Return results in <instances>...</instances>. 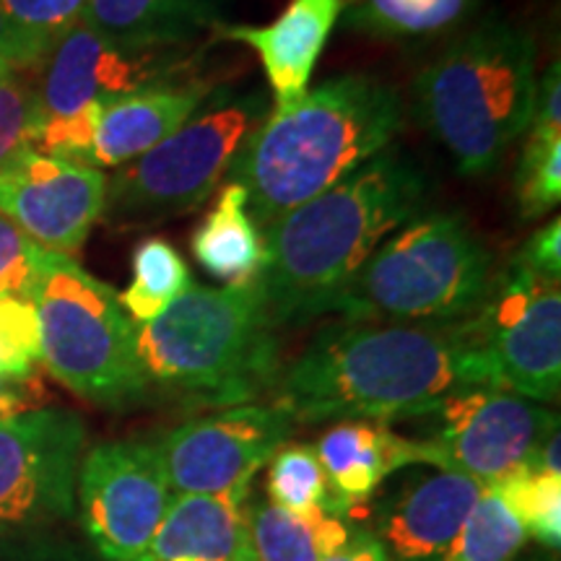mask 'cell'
I'll return each instance as SVG.
<instances>
[{"instance_id":"1","label":"cell","mask_w":561,"mask_h":561,"mask_svg":"<svg viewBox=\"0 0 561 561\" xmlns=\"http://www.w3.org/2000/svg\"><path fill=\"white\" fill-rule=\"evenodd\" d=\"M494 388L460 322H335L280 367L273 401L294 424L409 421L450 392Z\"/></svg>"},{"instance_id":"2","label":"cell","mask_w":561,"mask_h":561,"mask_svg":"<svg viewBox=\"0 0 561 561\" xmlns=\"http://www.w3.org/2000/svg\"><path fill=\"white\" fill-rule=\"evenodd\" d=\"M432 180L396 146L263 229L255 284L278 328L325 314L392 231L430 206Z\"/></svg>"},{"instance_id":"3","label":"cell","mask_w":561,"mask_h":561,"mask_svg":"<svg viewBox=\"0 0 561 561\" xmlns=\"http://www.w3.org/2000/svg\"><path fill=\"white\" fill-rule=\"evenodd\" d=\"M403 125V96L369 73H341L273 110L231 159L227 178L248 193L265 229L339 185L388 149Z\"/></svg>"},{"instance_id":"4","label":"cell","mask_w":561,"mask_h":561,"mask_svg":"<svg viewBox=\"0 0 561 561\" xmlns=\"http://www.w3.org/2000/svg\"><path fill=\"white\" fill-rule=\"evenodd\" d=\"M151 390L198 409L257 403L280 371L278 325L255 280L191 284L159 318L136 325Z\"/></svg>"},{"instance_id":"5","label":"cell","mask_w":561,"mask_h":561,"mask_svg":"<svg viewBox=\"0 0 561 561\" xmlns=\"http://www.w3.org/2000/svg\"><path fill=\"white\" fill-rule=\"evenodd\" d=\"M536 37L491 16L462 32L413 81V115L466 178L502 164L528 133L536 102Z\"/></svg>"},{"instance_id":"6","label":"cell","mask_w":561,"mask_h":561,"mask_svg":"<svg viewBox=\"0 0 561 561\" xmlns=\"http://www.w3.org/2000/svg\"><path fill=\"white\" fill-rule=\"evenodd\" d=\"M494 255L466 216L430 210L392 231L325 314L346 322H460L479 310Z\"/></svg>"},{"instance_id":"7","label":"cell","mask_w":561,"mask_h":561,"mask_svg":"<svg viewBox=\"0 0 561 561\" xmlns=\"http://www.w3.org/2000/svg\"><path fill=\"white\" fill-rule=\"evenodd\" d=\"M30 301L39 320L42 362L83 401L125 411L149 398L136 322L117 291L62 252L42 250Z\"/></svg>"},{"instance_id":"8","label":"cell","mask_w":561,"mask_h":561,"mask_svg":"<svg viewBox=\"0 0 561 561\" xmlns=\"http://www.w3.org/2000/svg\"><path fill=\"white\" fill-rule=\"evenodd\" d=\"M268 112L263 91H210L191 121L107 180L102 219L149 227L201 208Z\"/></svg>"},{"instance_id":"9","label":"cell","mask_w":561,"mask_h":561,"mask_svg":"<svg viewBox=\"0 0 561 561\" xmlns=\"http://www.w3.org/2000/svg\"><path fill=\"white\" fill-rule=\"evenodd\" d=\"M39 153L89 159L102 110L136 91L182 81L191 58L180 50H128L76 24L39 66Z\"/></svg>"},{"instance_id":"10","label":"cell","mask_w":561,"mask_h":561,"mask_svg":"<svg viewBox=\"0 0 561 561\" xmlns=\"http://www.w3.org/2000/svg\"><path fill=\"white\" fill-rule=\"evenodd\" d=\"M468 339L486 362L491 385L533 403H557L561 392V289L512 257L494 271L471 318Z\"/></svg>"},{"instance_id":"11","label":"cell","mask_w":561,"mask_h":561,"mask_svg":"<svg viewBox=\"0 0 561 561\" xmlns=\"http://www.w3.org/2000/svg\"><path fill=\"white\" fill-rule=\"evenodd\" d=\"M416 421L419 466L447 468L496 486L515 476L536 453L559 416L546 405L496 388L450 392Z\"/></svg>"},{"instance_id":"12","label":"cell","mask_w":561,"mask_h":561,"mask_svg":"<svg viewBox=\"0 0 561 561\" xmlns=\"http://www.w3.org/2000/svg\"><path fill=\"white\" fill-rule=\"evenodd\" d=\"M83 450L87 426L73 411L34 409L0 419V533L68 520Z\"/></svg>"},{"instance_id":"13","label":"cell","mask_w":561,"mask_h":561,"mask_svg":"<svg viewBox=\"0 0 561 561\" xmlns=\"http://www.w3.org/2000/svg\"><path fill=\"white\" fill-rule=\"evenodd\" d=\"M276 403L219 409L151 442L174 496H250V483L294 432Z\"/></svg>"},{"instance_id":"14","label":"cell","mask_w":561,"mask_h":561,"mask_svg":"<svg viewBox=\"0 0 561 561\" xmlns=\"http://www.w3.org/2000/svg\"><path fill=\"white\" fill-rule=\"evenodd\" d=\"M174 500L151 442H102L83 453L76 502L104 561H136Z\"/></svg>"},{"instance_id":"15","label":"cell","mask_w":561,"mask_h":561,"mask_svg":"<svg viewBox=\"0 0 561 561\" xmlns=\"http://www.w3.org/2000/svg\"><path fill=\"white\" fill-rule=\"evenodd\" d=\"M107 201L102 170L79 161L21 151L0 170V216L42 250L79 252Z\"/></svg>"},{"instance_id":"16","label":"cell","mask_w":561,"mask_h":561,"mask_svg":"<svg viewBox=\"0 0 561 561\" xmlns=\"http://www.w3.org/2000/svg\"><path fill=\"white\" fill-rule=\"evenodd\" d=\"M483 489L471 476L447 468L411 476L382 504L377 541L396 561H434L458 536Z\"/></svg>"},{"instance_id":"17","label":"cell","mask_w":561,"mask_h":561,"mask_svg":"<svg viewBox=\"0 0 561 561\" xmlns=\"http://www.w3.org/2000/svg\"><path fill=\"white\" fill-rule=\"evenodd\" d=\"M346 9V0H291L265 26H216L221 39L242 42L263 62L276 110L291 107L310 89L322 50Z\"/></svg>"},{"instance_id":"18","label":"cell","mask_w":561,"mask_h":561,"mask_svg":"<svg viewBox=\"0 0 561 561\" xmlns=\"http://www.w3.org/2000/svg\"><path fill=\"white\" fill-rule=\"evenodd\" d=\"M210 91L214 87L208 81L182 79L110 102L102 110L89 167L121 170L144 157L167 136H172L180 125L191 121Z\"/></svg>"},{"instance_id":"19","label":"cell","mask_w":561,"mask_h":561,"mask_svg":"<svg viewBox=\"0 0 561 561\" xmlns=\"http://www.w3.org/2000/svg\"><path fill=\"white\" fill-rule=\"evenodd\" d=\"M136 561H257L248 496H174L159 530Z\"/></svg>"},{"instance_id":"20","label":"cell","mask_w":561,"mask_h":561,"mask_svg":"<svg viewBox=\"0 0 561 561\" xmlns=\"http://www.w3.org/2000/svg\"><path fill=\"white\" fill-rule=\"evenodd\" d=\"M314 453L343 512L367 502L388 476L419 466L416 442L382 421H339Z\"/></svg>"},{"instance_id":"21","label":"cell","mask_w":561,"mask_h":561,"mask_svg":"<svg viewBox=\"0 0 561 561\" xmlns=\"http://www.w3.org/2000/svg\"><path fill=\"white\" fill-rule=\"evenodd\" d=\"M227 0H87L79 24L128 50H180L219 26Z\"/></svg>"},{"instance_id":"22","label":"cell","mask_w":561,"mask_h":561,"mask_svg":"<svg viewBox=\"0 0 561 561\" xmlns=\"http://www.w3.org/2000/svg\"><path fill=\"white\" fill-rule=\"evenodd\" d=\"M193 255L203 271L224 284H248L261 273L265 244L248 214V193L237 182L221 187L219 201L193 234Z\"/></svg>"},{"instance_id":"23","label":"cell","mask_w":561,"mask_h":561,"mask_svg":"<svg viewBox=\"0 0 561 561\" xmlns=\"http://www.w3.org/2000/svg\"><path fill=\"white\" fill-rule=\"evenodd\" d=\"M257 561H322L351 538L343 515H294L271 500L248 504Z\"/></svg>"},{"instance_id":"24","label":"cell","mask_w":561,"mask_h":561,"mask_svg":"<svg viewBox=\"0 0 561 561\" xmlns=\"http://www.w3.org/2000/svg\"><path fill=\"white\" fill-rule=\"evenodd\" d=\"M481 0H346L343 24L382 42H426L458 30Z\"/></svg>"},{"instance_id":"25","label":"cell","mask_w":561,"mask_h":561,"mask_svg":"<svg viewBox=\"0 0 561 561\" xmlns=\"http://www.w3.org/2000/svg\"><path fill=\"white\" fill-rule=\"evenodd\" d=\"M191 284V271L180 252L161 237H149L133 252V278L117 299L128 318L140 325L159 318Z\"/></svg>"},{"instance_id":"26","label":"cell","mask_w":561,"mask_h":561,"mask_svg":"<svg viewBox=\"0 0 561 561\" xmlns=\"http://www.w3.org/2000/svg\"><path fill=\"white\" fill-rule=\"evenodd\" d=\"M528 541L523 523L502 500L500 491L486 486L458 536L437 561H515Z\"/></svg>"},{"instance_id":"27","label":"cell","mask_w":561,"mask_h":561,"mask_svg":"<svg viewBox=\"0 0 561 561\" xmlns=\"http://www.w3.org/2000/svg\"><path fill=\"white\" fill-rule=\"evenodd\" d=\"M268 500L294 515H343L318 453L310 445H280L268 460Z\"/></svg>"},{"instance_id":"28","label":"cell","mask_w":561,"mask_h":561,"mask_svg":"<svg viewBox=\"0 0 561 561\" xmlns=\"http://www.w3.org/2000/svg\"><path fill=\"white\" fill-rule=\"evenodd\" d=\"M510 504L525 533L546 551L561 546V476H549L523 468L494 486Z\"/></svg>"},{"instance_id":"29","label":"cell","mask_w":561,"mask_h":561,"mask_svg":"<svg viewBox=\"0 0 561 561\" xmlns=\"http://www.w3.org/2000/svg\"><path fill=\"white\" fill-rule=\"evenodd\" d=\"M515 201L525 221L549 216L561 201V136L530 133L515 170Z\"/></svg>"},{"instance_id":"30","label":"cell","mask_w":561,"mask_h":561,"mask_svg":"<svg viewBox=\"0 0 561 561\" xmlns=\"http://www.w3.org/2000/svg\"><path fill=\"white\" fill-rule=\"evenodd\" d=\"M42 125L37 79L13 73L0 79V170L21 151L34 149Z\"/></svg>"},{"instance_id":"31","label":"cell","mask_w":561,"mask_h":561,"mask_svg":"<svg viewBox=\"0 0 561 561\" xmlns=\"http://www.w3.org/2000/svg\"><path fill=\"white\" fill-rule=\"evenodd\" d=\"M39 359V320L34 305L21 297H0V375L30 380Z\"/></svg>"},{"instance_id":"32","label":"cell","mask_w":561,"mask_h":561,"mask_svg":"<svg viewBox=\"0 0 561 561\" xmlns=\"http://www.w3.org/2000/svg\"><path fill=\"white\" fill-rule=\"evenodd\" d=\"M0 5L45 62L62 34L79 24L87 0H0Z\"/></svg>"},{"instance_id":"33","label":"cell","mask_w":561,"mask_h":561,"mask_svg":"<svg viewBox=\"0 0 561 561\" xmlns=\"http://www.w3.org/2000/svg\"><path fill=\"white\" fill-rule=\"evenodd\" d=\"M37 257V244L16 224L0 216V297L30 299Z\"/></svg>"},{"instance_id":"34","label":"cell","mask_w":561,"mask_h":561,"mask_svg":"<svg viewBox=\"0 0 561 561\" xmlns=\"http://www.w3.org/2000/svg\"><path fill=\"white\" fill-rule=\"evenodd\" d=\"M0 561H87L76 546L30 533H0Z\"/></svg>"},{"instance_id":"35","label":"cell","mask_w":561,"mask_h":561,"mask_svg":"<svg viewBox=\"0 0 561 561\" xmlns=\"http://www.w3.org/2000/svg\"><path fill=\"white\" fill-rule=\"evenodd\" d=\"M517 261L538 276L559 280L561 276V221L551 219L536 229L517 252Z\"/></svg>"},{"instance_id":"36","label":"cell","mask_w":561,"mask_h":561,"mask_svg":"<svg viewBox=\"0 0 561 561\" xmlns=\"http://www.w3.org/2000/svg\"><path fill=\"white\" fill-rule=\"evenodd\" d=\"M530 133H546V136H561V68L553 60L549 70L538 79L536 102H533V117L528 125Z\"/></svg>"},{"instance_id":"37","label":"cell","mask_w":561,"mask_h":561,"mask_svg":"<svg viewBox=\"0 0 561 561\" xmlns=\"http://www.w3.org/2000/svg\"><path fill=\"white\" fill-rule=\"evenodd\" d=\"M42 66L37 50L21 37V32L5 16L3 5H0V79L13 73H32Z\"/></svg>"},{"instance_id":"38","label":"cell","mask_w":561,"mask_h":561,"mask_svg":"<svg viewBox=\"0 0 561 561\" xmlns=\"http://www.w3.org/2000/svg\"><path fill=\"white\" fill-rule=\"evenodd\" d=\"M42 401V385L37 375L30 380H11L0 375V419L19 416V413L34 411Z\"/></svg>"},{"instance_id":"39","label":"cell","mask_w":561,"mask_h":561,"mask_svg":"<svg viewBox=\"0 0 561 561\" xmlns=\"http://www.w3.org/2000/svg\"><path fill=\"white\" fill-rule=\"evenodd\" d=\"M322 561H388L382 543L369 533H351V538L339 551Z\"/></svg>"},{"instance_id":"40","label":"cell","mask_w":561,"mask_h":561,"mask_svg":"<svg viewBox=\"0 0 561 561\" xmlns=\"http://www.w3.org/2000/svg\"><path fill=\"white\" fill-rule=\"evenodd\" d=\"M530 561H559V557H557V551H546L543 557H533Z\"/></svg>"}]
</instances>
